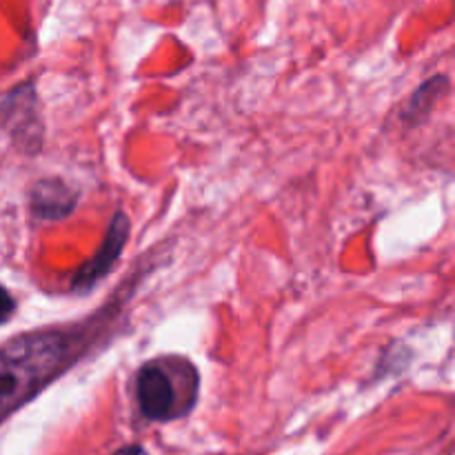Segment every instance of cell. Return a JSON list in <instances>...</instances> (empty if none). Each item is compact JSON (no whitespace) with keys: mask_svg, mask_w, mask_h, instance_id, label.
Instances as JSON below:
<instances>
[{"mask_svg":"<svg viewBox=\"0 0 455 455\" xmlns=\"http://www.w3.org/2000/svg\"><path fill=\"white\" fill-rule=\"evenodd\" d=\"M127 238H129V218L124 216L123 212H118L114 216V220H111L109 231H107L105 235V243L100 244L96 256H93L92 260H89L87 265L76 274L74 289H78V291L80 289H89L92 284H96L102 275L109 274L111 267L116 265V260H118L120 253H123L124 244H127Z\"/></svg>","mask_w":455,"mask_h":455,"instance_id":"3","label":"cell"},{"mask_svg":"<svg viewBox=\"0 0 455 455\" xmlns=\"http://www.w3.org/2000/svg\"><path fill=\"white\" fill-rule=\"evenodd\" d=\"M13 309H16V302H13L12 293L4 287H0V324L7 323V320L12 318Z\"/></svg>","mask_w":455,"mask_h":455,"instance_id":"6","label":"cell"},{"mask_svg":"<svg viewBox=\"0 0 455 455\" xmlns=\"http://www.w3.org/2000/svg\"><path fill=\"white\" fill-rule=\"evenodd\" d=\"M78 194L60 178H44L31 189V212L47 220H58L74 212Z\"/></svg>","mask_w":455,"mask_h":455,"instance_id":"4","label":"cell"},{"mask_svg":"<svg viewBox=\"0 0 455 455\" xmlns=\"http://www.w3.org/2000/svg\"><path fill=\"white\" fill-rule=\"evenodd\" d=\"M114 455H147L145 449L140 447V444H129V447H123L118 449Z\"/></svg>","mask_w":455,"mask_h":455,"instance_id":"7","label":"cell"},{"mask_svg":"<svg viewBox=\"0 0 455 455\" xmlns=\"http://www.w3.org/2000/svg\"><path fill=\"white\" fill-rule=\"evenodd\" d=\"M71 340L56 331L25 333L0 347V422L65 369Z\"/></svg>","mask_w":455,"mask_h":455,"instance_id":"1","label":"cell"},{"mask_svg":"<svg viewBox=\"0 0 455 455\" xmlns=\"http://www.w3.org/2000/svg\"><path fill=\"white\" fill-rule=\"evenodd\" d=\"M136 398L140 413L151 422H167L189 411L180 403L172 376L160 364H145L140 369L136 378Z\"/></svg>","mask_w":455,"mask_h":455,"instance_id":"2","label":"cell"},{"mask_svg":"<svg viewBox=\"0 0 455 455\" xmlns=\"http://www.w3.org/2000/svg\"><path fill=\"white\" fill-rule=\"evenodd\" d=\"M440 89H447V80H444L443 84H438V89H435V80L427 83L425 87H422L420 92L416 93V98H413V102H411V111H413V114H422V111L431 109V105H434V102L438 100Z\"/></svg>","mask_w":455,"mask_h":455,"instance_id":"5","label":"cell"}]
</instances>
